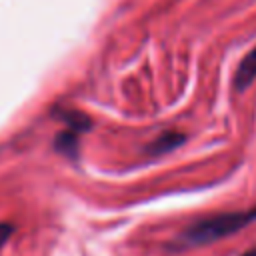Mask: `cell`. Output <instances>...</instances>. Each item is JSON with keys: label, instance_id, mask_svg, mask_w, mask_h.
Instances as JSON below:
<instances>
[{"label": "cell", "instance_id": "obj_4", "mask_svg": "<svg viewBox=\"0 0 256 256\" xmlns=\"http://www.w3.org/2000/svg\"><path fill=\"white\" fill-rule=\"evenodd\" d=\"M54 146L58 152H62L64 156L68 158H76L78 154V134L72 132V130H66V132H60L54 140Z\"/></svg>", "mask_w": 256, "mask_h": 256}, {"label": "cell", "instance_id": "obj_2", "mask_svg": "<svg viewBox=\"0 0 256 256\" xmlns=\"http://www.w3.org/2000/svg\"><path fill=\"white\" fill-rule=\"evenodd\" d=\"M254 80H256V46L240 60V64L236 68V74H234V88L242 92Z\"/></svg>", "mask_w": 256, "mask_h": 256}, {"label": "cell", "instance_id": "obj_1", "mask_svg": "<svg viewBox=\"0 0 256 256\" xmlns=\"http://www.w3.org/2000/svg\"><path fill=\"white\" fill-rule=\"evenodd\" d=\"M252 222H256V206H252L248 210H230V212L212 214V216H206V218L190 224L178 236V244L186 246V248L212 244L216 240L236 234L238 230L246 228Z\"/></svg>", "mask_w": 256, "mask_h": 256}, {"label": "cell", "instance_id": "obj_6", "mask_svg": "<svg viewBox=\"0 0 256 256\" xmlns=\"http://www.w3.org/2000/svg\"><path fill=\"white\" fill-rule=\"evenodd\" d=\"M12 232H14V228H12V224H6V222H0V248L6 244V240L12 236Z\"/></svg>", "mask_w": 256, "mask_h": 256}, {"label": "cell", "instance_id": "obj_5", "mask_svg": "<svg viewBox=\"0 0 256 256\" xmlns=\"http://www.w3.org/2000/svg\"><path fill=\"white\" fill-rule=\"evenodd\" d=\"M60 118L66 122V126L72 130V132H86V130H90V126H92V122H90V118L84 114V112H78V110H64L62 114H60Z\"/></svg>", "mask_w": 256, "mask_h": 256}, {"label": "cell", "instance_id": "obj_3", "mask_svg": "<svg viewBox=\"0 0 256 256\" xmlns=\"http://www.w3.org/2000/svg\"><path fill=\"white\" fill-rule=\"evenodd\" d=\"M186 140V136L182 132H176V130H166L162 132L158 138H154L150 144H148V154L150 156H160V154H166V152H172L174 148L182 146V142Z\"/></svg>", "mask_w": 256, "mask_h": 256}, {"label": "cell", "instance_id": "obj_7", "mask_svg": "<svg viewBox=\"0 0 256 256\" xmlns=\"http://www.w3.org/2000/svg\"><path fill=\"white\" fill-rule=\"evenodd\" d=\"M242 256H256V248H252V250H248V252H244Z\"/></svg>", "mask_w": 256, "mask_h": 256}]
</instances>
